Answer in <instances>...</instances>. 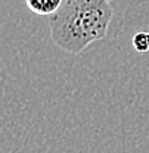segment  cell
I'll use <instances>...</instances> for the list:
<instances>
[{
    "label": "cell",
    "instance_id": "277c9868",
    "mask_svg": "<svg viewBox=\"0 0 149 153\" xmlns=\"http://www.w3.org/2000/svg\"><path fill=\"white\" fill-rule=\"evenodd\" d=\"M108 1H112V0H108Z\"/></svg>",
    "mask_w": 149,
    "mask_h": 153
},
{
    "label": "cell",
    "instance_id": "6da1fadb",
    "mask_svg": "<svg viewBox=\"0 0 149 153\" xmlns=\"http://www.w3.org/2000/svg\"><path fill=\"white\" fill-rule=\"evenodd\" d=\"M112 18L114 9L108 0H64L49 16L50 38L59 49L78 55L105 38Z\"/></svg>",
    "mask_w": 149,
    "mask_h": 153
},
{
    "label": "cell",
    "instance_id": "7a4b0ae2",
    "mask_svg": "<svg viewBox=\"0 0 149 153\" xmlns=\"http://www.w3.org/2000/svg\"><path fill=\"white\" fill-rule=\"evenodd\" d=\"M64 0H25L27 7L36 13V15H41V16H50L53 15L56 10L62 6Z\"/></svg>",
    "mask_w": 149,
    "mask_h": 153
},
{
    "label": "cell",
    "instance_id": "3957f363",
    "mask_svg": "<svg viewBox=\"0 0 149 153\" xmlns=\"http://www.w3.org/2000/svg\"><path fill=\"white\" fill-rule=\"evenodd\" d=\"M133 47L136 52L145 53L149 50V33H136L131 38Z\"/></svg>",
    "mask_w": 149,
    "mask_h": 153
}]
</instances>
